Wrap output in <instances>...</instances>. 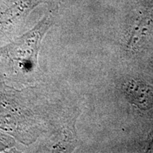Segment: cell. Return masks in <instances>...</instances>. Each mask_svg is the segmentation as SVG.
I'll return each instance as SVG.
<instances>
[{
	"label": "cell",
	"mask_w": 153,
	"mask_h": 153,
	"mask_svg": "<svg viewBox=\"0 0 153 153\" xmlns=\"http://www.w3.org/2000/svg\"><path fill=\"white\" fill-rule=\"evenodd\" d=\"M124 90L131 104L142 110L153 108V87L149 84L133 80L126 84Z\"/></svg>",
	"instance_id": "4"
},
{
	"label": "cell",
	"mask_w": 153,
	"mask_h": 153,
	"mask_svg": "<svg viewBox=\"0 0 153 153\" xmlns=\"http://www.w3.org/2000/svg\"><path fill=\"white\" fill-rule=\"evenodd\" d=\"M45 0H1L0 28L11 27Z\"/></svg>",
	"instance_id": "2"
},
{
	"label": "cell",
	"mask_w": 153,
	"mask_h": 153,
	"mask_svg": "<svg viewBox=\"0 0 153 153\" xmlns=\"http://www.w3.org/2000/svg\"><path fill=\"white\" fill-rule=\"evenodd\" d=\"M54 21L53 11L48 13L34 27L4 50L5 56L16 62L26 72L33 70L37 64V57L42 38Z\"/></svg>",
	"instance_id": "1"
},
{
	"label": "cell",
	"mask_w": 153,
	"mask_h": 153,
	"mask_svg": "<svg viewBox=\"0 0 153 153\" xmlns=\"http://www.w3.org/2000/svg\"><path fill=\"white\" fill-rule=\"evenodd\" d=\"M147 150L148 151H153V129L149 134L148 149Z\"/></svg>",
	"instance_id": "5"
},
{
	"label": "cell",
	"mask_w": 153,
	"mask_h": 153,
	"mask_svg": "<svg viewBox=\"0 0 153 153\" xmlns=\"http://www.w3.org/2000/svg\"><path fill=\"white\" fill-rule=\"evenodd\" d=\"M153 35V8L141 11L132 28L128 47L131 51L142 48Z\"/></svg>",
	"instance_id": "3"
}]
</instances>
